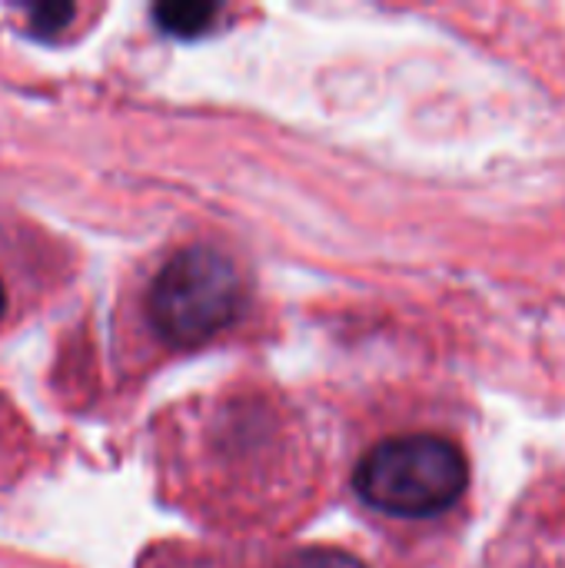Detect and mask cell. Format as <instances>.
Wrapping results in <instances>:
<instances>
[{
  "label": "cell",
  "mask_w": 565,
  "mask_h": 568,
  "mask_svg": "<svg viewBox=\"0 0 565 568\" xmlns=\"http://www.w3.org/2000/svg\"><path fill=\"white\" fill-rule=\"evenodd\" d=\"M216 17V7L213 3H160L153 7V20L160 23V30L173 33V37H200Z\"/></svg>",
  "instance_id": "3"
},
{
  "label": "cell",
  "mask_w": 565,
  "mask_h": 568,
  "mask_svg": "<svg viewBox=\"0 0 565 568\" xmlns=\"http://www.w3.org/2000/svg\"><path fill=\"white\" fill-rule=\"evenodd\" d=\"M283 568H363V562H356L346 552L336 549H303L296 556H290Z\"/></svg>",
  "instance_id": "5"
},
{
  "label": "cell",
  "mask_w": 565,
  "mask_h": 568,
  "mask_svg": "<svg viewBox=\"0 0 565 568\" xmlns=\"http://www.w3.org/2000/svg\"><path fill=\"white\" fill-rule=\"evenodd\" d=\"M3 310H7V296H3V286H0V316H3Z\"/></svg>",
  "instance_id": "6"
},
{
  "label": "cell",
  "mask_w": 565,
  "mask_h": 568,
  "mask_svg": "<svg viewBox=\"0 0 565 568\" xmlns=\"http://www.w3.org/2000/svg\"><path fill=\"white\" fill-rule=\"evenodd\" d=\"M470 483V466L443 436L413 433L373 446L356 466V493L366 506L400 516L430 519L446 513Z\"/></svg>",
  "instance_id": "1"
},
{
  "label": "cell",
  "mask_w": 565,
  "mask_h": 568,
  "mask_svg": "<svg viewBox=\"0 0 565 568\" xmlns=\"http://www.w3.org/2000/svg\"><path fill=\"white\" fill-rule=\"evenodd\" d=\"M243 310V276L236 263L213 246H186L157 273L147 316L160 339L193 349L223 333Z\"/></svg>",
  "instance_id": "2"
},
{
  "label": "cell",
  "mask_w": 565,
  "mask_h": 568,
  "mask_svg": "<svg viewBox=\"0 0 565 568\" xmlns=\"http://www.w3.org/2000/svg\"><path fill=\"white\" fill-rule=\"evenodd\" d=\"M77 10L70 3H37L30 7V30L37 37H57Z\"/></svg>",
  "instance_id": "4"
}]
</instances>
